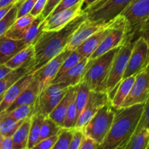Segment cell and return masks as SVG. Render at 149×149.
Here are the masks:
<instances>
[{"label":"cell","mask_w":149,"mask_h":149,"mask_svg":"<svg viewBox=\"0 0 149 149\" xmlns=\"http://www.w3.org/2000/svg\"><path fill=\"white\" fill-rule=\"evenodd\" d=\"M87 19L84 12L59 30L41 32L33 43L34 57L28 74H33L48 61L61 53L66 47L71 35Z\"/></svg>","instance_id":"6da1fadb"},{"label":"cell","mask_w":149,"mask_h":149,"mask_svg":"<svg viewBox=\"0 0 149 149\" xmlns=\"http://www.w3.org/2000/svg\"><path fill=\"white\" fill-rule=\"evenodd\" d=\"M87 63H88V58H82L79 62L69 68L62 75L52 80L51 83L63 82L66 84L68 87H74V86L77 85L81 82L82 79Z\"/></svg>","instance_id":"e0dca14e"},{"label":"cell","mask_w":149,"mask_h":149,"mask_svg":"<svg viewBox=\"0 0 149 149\" xmlns=\"http://www.w3.org/2000/svg\"><path fill=\"white\" fill-rule=\"evenodd\" d=\"M98 146L93 140L84 136L79 149H97Z\"/></svg>","instance_id":"f6af8a7d"},{"label":"cell","mask_w":149,"mask_h":149,"mask_svg":"<svg viewBox=\"0 0 149 149\" xmlns=\"http://www.w3.org/2000/svg\"><path fill=\"white\" fill-rule=\"evenodd\" d=\"M148 100H146L145 103L143 110L141 116L140 117L139 122H138V125L135 130H139L143 129V128H148L149 125V119H148Z\"/></svg>","instance_id":"f35d334b"},{"label":"cell","mask_w":149,"mask_h":149,"mask_svg":"<svg viewBox=\"0 0 149 149\" xmlns=\"http://www.w3.org/2000/svg\"><path fill=\"white\" fill-rule=\"evenodd\" d=\"M58 135L42 140L31 149H52L58 139Z\"/></svg>","instance_id":"60d3db41"},{"label":"cell","mask_w":149,"mask_h":149,"mask_svg":"<svg viewBox=\"0 0 149 149\" xmlns=\"http://www.w3.org/2000/svg\"><path fill=\"white\" fill-rule=\"evenodd\" d=\"M40 93L39 83L37 79L33 75L31 80L24 90L17 96V98L4 111L9 112L22 105H34L38 95Z\"/></svg>","instance_id":"2e32d148"},{"label":"cell","mask_w":149,"mask_h":149,"mask_svg":"<svg viewBox=\"0 0 149 149\" xmlns=\"http://www.w3.org/2000/svg\"><path fill=\"white\" fill-rule=\"evenodd\" d=\"M99 0H82L81 4V11H84L86 8H87L88 7L91 6L92 4H95V2H97Z\"/></svg>","instance_id":"7dc6e473"},{"label":"cell","mask_w":149,"mask_h":149,"mask_svg":"<svg viewBox=\"0 0 149 149\" xmlns=\"http://www.w3.org/2000/svg\"><path fill=\"white\" fill-rule=\"evenodd\" d=\"M29 65H25L13 70L0 79V95L5 93L15 82L26 74H29Z\"/></svg>","instance_id":"4316f807"},{"label":"cell","mask_w":149,"mask_h":149,"mask_svg":"<svg viewBox=\"0 0 149 149\" xmlns=\"http://www.w3.org/2000/svg\"><path fill=\"white\" fill-rule=\"evenodd\" d=\"M90 90L83 81H81L77 86V93L75 96L76 109H77V120L79 116L80 113L84 109L87 99H88L89 93Z\"/></svg>","instance_id":"4dcf8cb0"},{"label":"cell","mask_w":149,"mask_h":149,"mask_svg":"<svg viewBox=\"0 0 149 149\" xmlns=\"http://www.w3.org/2000/svg\"><path fill=\"white\" fill-rule=\"evenodd\" d=\"M33 109V105H22L12 110L11 111L5 112L15 121H20L24 120L27 117H31Z\"/></svg>","instance_id":"d590c367"},{"label":"cell","mask_w":149,"mask_h":149,"mask_svg":"<svg viewBox=\"0 0 149 149\" xmlns=\"http://www.w3.org/2000/svg\"><path fill=\"white\" fill-rule=\"evenodd\" d=\"M23 120L15 121L10 117L7 113L2 111L0 113V134L2 138L12 137L17 128L23 123Z\"/></svg>","instance_id":"83f0119b"},{"label":"cell","mask_w":149,"mask_h":149,"mask_svg":"<svg viewBox=\"0 0 149 149\" xmlns=\"http://www.w3.org/2000/svg\"><path fill=\"white\" fill-rule=\"evenodd\" d=\"M32 77H33V74H26L19 79L4 93L2 102L0 105V113L5 111L17 98V96L30 82Z\"/></svg>","instance_id":"d6986e66"},{"label":"cell","mask_w":149,"mask_h":149,"mask_svg":"<svg viewBox=\"0 0 149 149\" xmlns=\"http://www.w3.org/2000/svg\"><path fill=\"white\" fill-rule=\"evenodd\" d=\"M132 0H99L84 10L87 19L97 23H109L120 15Z\"/></svg>","instance_id":"8992f818"},{"label":"cell","mask_w":149,"mask_h":149,"mask_svg":"<svg viewBox=\"0 0 149 149\" xmlns=\"http://www.w3.org/2000/svg\"><path fill=\"white\" fill-rule=\"evenodd\" d=\"M74 135V129L62 128L52 149H68Z\"/></svg>","instance_id":"836d02e7"},{"label":"cell","mask_w":149,"mask_h":149,"mask_svg":"<svg viewBox=\"0 0 149 149\" xmlns=\"http://www.w3.org/2000/svg\"><path fill=\"white\" fill-rule=\"evenodd\" d=\"M2 136H1V135L0 134V149H1V141H2Z\"/></svg>","instance_id":"db71d44e"},{"label":"cell","mask_w":149,"mask_h":149,"mask_svg":"<svg viewBox=\"0 0 149 149\" xmlns=\"http://www.w3.org/2000/svg\"><path fill=\"white\" fill-rule=\"evenodd\" d=\"M19 6L15 4L12 8L6 13L5 15L0 20V36L4 35L9 28L17 19V13Z\"/></svg>","instance_id":"d6a6232c"},{"label":"cell","mask_w":149,"mask_h":149,"mask_svg":"<svg viewBox=\"0 0 149 149\" xmlns=\"http://www.w3.org/2000/svg\"><path fill=\"white\" fill-rule=\"evenodd\" d=\"M77 86H78V84L74 86V87H70L68 89L65 95L63 97L61 101L58 103V104L55 106V109L52 111V112L48 116L55 123L60 125L61 127H62L64 119H65L68 105H69L70 102H71L72 97L75 94L76 92H77Z\"/></svg>","instance_id":"7402d4cb"},{"label":"cell","mask_w":149,"mask_h":149,"mask_svg":"<svg viewBox=\"0 0 149 149\" xmlns=\"http://www.w3.org/2000/svg\"><path fill=\"white\" fill-rule=\"evenodd\" d=\"M61 129H62V127L60 125L55 123L49 116H46V117L44 118L42 126H41L39 141L45 139V138L58 135L59 132H61Z\"/></svg>","instance_id":"f546056e"},{"label":"cell","mask_w":149,"mask_h":149,"mask_svg":"<svg viewBox=\"0 0 149 149\" xmlns=\"http://www.w3.org/2000/svg\"><path fill=\"white\" fill-rule=\"evenodd\" d=\"M30 126L31 117H27L12 136L13 149H27Z\"/></svg>","instance_id":"d4e9b609"},{"label":"cell","mask_w":149,"mask_h":149,"mask_svg":"<svg viewBox=\"0 0 149 149\" xmlns=\"http://www.w3.org/2000/svg\"><path fill=\"white\" fill-rule=\"evenodd\" d=\"M15 4H10V5L7 6V7H3V8L0 9V20H1V19L2 18L4 15H5L6 13H7V12H8L9 10L12 8V7H13Z\"/></svg>","instance_id":"681fc988"},{"label":"cell","mask_w":149,"mask_h":149,"mask_svg":"<svg viewBox=\"0 0 149 149\" xmlns=\"http://www.w3.org/2000/svg\"><path fill=\"white\" fill-rule=\"evenodd\" d=\"M34 57V47L33 45H29L17 52L8 62L5 63L6 66L10 69L14 70L25 65H29V68Z\"/></svg>","instance_id":"603a6c76"},{"label":"cell","mask_w":149,"mask_h":149,"mask_svg":"<svg viewBox=\"0 0 149 149\" xmlns=\"http://www.w3.org/2000/svg\"><path fill=\"white\" fill-rule=\"evenodd\" d=\"M106 24L107 23L103 24L95 23L86 19L71 35L65 47L71 51L75 50L83 42L88 39L93 33L104 27Z\"/></svg>","instance_id":"5bb4252c"},{"label":"cell","mask_w":149,"mask_h":149,"mask_svg":"<svg viewBox=\"0 0 149 149\" xmlns=\"http://www.w3.org/2000/svg\"><path fill=\"white\" fill-rule=\"evenodd\" d=\"M77 93V92H76ZM75 96L76 93L71 98V102L68 105V109H67L66 114H65V119H64L63 124L62 128H66V129H74L75 126L76 122H77V109H76L75 103Z\"/></svg>","instance_id":"e575fe53"},{"label":"cell","mask_w":149,"mask_h":149,"mask_svg":"<svg viewBox=\"0 0 149 149\" xmlns=\"http://www.w3.org/2000/svg\"><path fill=\"white\" fill-rule=\"evenodd\" d=\"M115 110L116 109L111 106V102L102 106L83 128L84 136L100 145L110 130L114 118Z\"/></svg>","instance_id":"5b68a950"},{"label":"cell","mask_w":149,"mask_h":149,"mask_svg":"<svg viewBox=\"0 0 149 149\" xmlns=\"http://www.w3.org/2000/svg\"><path fill=\"white\" fill-rule=\"evenodd\" d=\"M45 116L40 114H33L31 117V126L29 130L27 149H31L39 143L41 126Z\"/></svg>","instance_id":"f1b7e54d"},{"label":"cell","mask_w":149,"mask_h":149,"mask_svg":"<svg viewBox=\"0 0 149 149\" xmlns=\"http://www.w3.org/2000/svg\"><path fill=\"white\" fill-rule=\"evenodd\" d=\"M148 38L140 36L134 42L122 79L131 76L137 75L144 68L148 67Z\"/></svg>","instance_id":"9c48e42d"},{"label":"cell","mask_w":149,"mask_h":149,"mask_svg":"<svg viewBox=\"0 0 149 149\" xmlns=\"http://www.w3.org/2000/svg\"><path fill=\"white\" fill-rule=\"evenodd\" d=\"M47 1V0H37L29 14H31L35 17L40 15L41 13L43 11L44 8H45V5H46Z\"/></svg>","instance_id":"ee69618b"},{"label":"cell","mask_w":149,"mask_h":149,"mask_svg":"<svg viewBox=\"0 0 149 149\" xmlns=\"http://www.w3.org/2000/svg\"><path fill=\"white\" fill-rule=\"evenodd\" d=\"M121 46L108 51L93 61H89L83 75V81L90 90L106 93L108 77L113 58Z\"/></svg>","instance_id":"3957f363"},{"label":"cell","mask_w":149,"mask_h":149,"mask_svg":"<svg viewBox=\"0 0 149 149\" xmlns=\"http://www.w3.org/2000/svg\"><path fill=\"white\" fill-rule=\"evenodd\" d=\"M44 20H45L44 17H42L41 15L35 17V19L31 24L26 36L22 39L26 45H33L36 39L42 31V29H41V24Z\"/></svg>","instance_id":"1f68e13d"},{"label":"cell","mask_w":149,"mask_h":149,"mask_svg":"<svg viewBox=\"0 0 149 149\" xmlns=\"http://www.w3.org/2000/svg\"><path fill=\"white\" fill-rule=\"evenodd\" d=\"M61 1V0H47L46 5L40 15L44 17V19L47 17Z\"/></svg>","instance_id":"7bdbcfd3"},{"label":"cell","mask_w":149,"mask_h":149,"mask_svg":"<svg viewBox=\"0 0 149 149\" xmlns=\"http://www.w3.org/2000/svg\"><path fill=\"white\" fill-rule=\"evenodd\" d=\"M1 149H13L12 137H6L2 138L1 143Z\"/></svg>","instance_id":"bcb514c9"},{"label":"cell","mask_w":149,"mask_h":149,"mask_svg":"<svg viewBox=\"0 0 149 149\" xmlns=\"http://www.w3.org/2000/svg\"><path fill=\"white\" fill-rule=\"evenodd\" d=\"M109 102H111V100L106 93L90 90L87 103L77 119L74 129L82 130L84 126L97 113V111Z\"/></svg>","instance_id":"8fae6325"},{"label":"cell","mask_w":149,"mask_h":149,"mask_svg":"<svg viewBox=\"0 0 149 149\" xmlns=\"http://www.w3.org/2000/svg\"><path fill=\"white\" fill-rule=\"evenodd\" d=\"M135 78V76H131V77L123 79L119 83L115 91V93L113 94V97L111 99V104L114 109H117L121 107L122 103L128 95L132 88Z\"/></svg>","instance_id":"cb8c5ba5"},{"label":"cell","mask_w":149,"mask_h":149,"mask_svg":"<svg viewBox=\"0 0 149 149\" xmlns=\"http://www.w3.org/2000/svg\"><path fill=\"white\" fill-rule=\"evenodd\" d=\"M127 33V26L126 20L122 15H119L113 20L109 33L90 55L88 58L89 61H93L108 51L122 46L126 41Z\"/></svg>","instance_id":"ba28073f"},{"label":"cell","mask_w":149,"mask_h":149,"mask_svg":"<svg viewBox=\"0 0 149 149\" xmlns=\"http://www.w3.org/2000/svg\"><path fill=\"white\" fill-rule=\"evenodd\" d=\"M27 46L23 40L9 39L4 35L0 36V65H5L13 56Z\"/></svg>","instance_id":"ac0fdd59"},{"label":"cell","mask_w":149,"mask_h":149,"mask_svg":"<svg viewBox=\"0 0 149 149\" xmlns=\"http://www.w3.org/2000/svg\"><path fill=\"white\" fill-rule=\"evenodd\" d=\"M69 88V87H68ZM68 89L61 91L54 95L49 96L47 97H37L34 105L32 115L40 114L45 117L49 116L52 111L55 109V106L58 104L61 99L65 95Z\"/></svg>","instance_id":"ffe728a7"},{"label":"cell","mask_w":149,"mask_h":149,"mask_svg":"<svg viewBox=\"0 0 149 149\" xmlns=\"http://www.w3.org/2000/svg\"><path fill=\"white\" fill-rule=\"evenodd\" d=\"M71 52V50L65 47L61 53L48 61L45 65L33 73V75L37 79L39 83L40 92L48 84H50L51 81L53 80L55 76L58 74L63 62L68 56Z\"/></svg>","instance_id":"7c38bea8"},{"label":"cell","mask_w":149,"mask_h":149,"mask_svg":"<svg viewBox=\"0 0 149 149\" xmlns=\"http://www.w3.org/2000/svg\"><path fill=\"white\" fill-rule=\"evenodd\" d=\"M36 1L37 0H26V1H23L21 5L19 7L18 10H17V18L29 14Z\"/></svg>","instance_id":"ab89813d"},{"label":"cell","mask_w":149,"mask_h":149,"mask_svg":"<svg viewBox=\"0 0 149 149\" xmlns=\"http://www.w3.org/2000/svg\"><path fill=\"white\" fill-rule=\"evenodd\" d=\"M135 41L129 37L127 38L113 58L106 83V93L108 95L116 91L118 85L122 80Z\"/></svg>","instance_id":"52a82bcc"},{"label":"cell","mask_w":149,"mask_h":149,"mask_svg":"<svg viewBox=\"0 0 149 149\" xmlns=\"http://www.w3.org/2000/svg\"><path fill=\"white\" fill-rule=\"evenodd\" d=\"M149 129L135 130L124 147V149H148Z\"/></svg>","instance_id":"484cf974"},{"label":"cell","mask_w":149,"mask_h":149,"mask_svg":"<svg viewBox=\"0 0 149 149\" xmlns=\"http://www.w3.org/2000/svg\"><path fill=\"white\" fill-rule=\"evenodd\" d=\"M24 1H26V0H17V1H16L15 4H17V5H18L19 7H20V6L21 5L22 3H23Z\"/></svg>","instance_id":"816d5d0a"},{"label":"cell","mask_w":149,"mask_h":149,"mask_svg":"<svg viewBox=\"0 0 149 149\" xmlns=\"http://www.w3.org/2000/svg\"><path fill=\"white\" fill-rule=\"evenodd\" d=\"M4 93H3V94L0 95V105H1V102H2L3 97H4Z\"/></svg>","instance_id":"f5cc1de1"},{"label":"cell","mask_w":149,"mask_h":149,"mask_svg":"<svg viewBox=\"0 0 149 149\" xmlns=\"http://www.w3.org/2000/svg\"><path fill=\"white\" fill-rule=\"evenodd\" d=\"M116 149H124V148H122V147H120V148H116Z\"/></svg>","instance_id":"11a10c76"},{"label":"cell","mask_w":149,"mask_h":149,"mask_svg":"<svg viewBox=\"0 0 149 149\" xmlns=\"http://www.w3.org/2000/svg\"><path fill=\"white\" fill-rule=\"evenodd\" d=\"M149 78L148 67L135 75L132 87L129 94L125 99L120 108L128 107L137 104L144 103L148 100Z\"/></svg>","instance_id":"30bf717a"},{"label":"cell","mask_w":149,"mask_h":149,"mask_svg":"<svg viewBox=\"0 0 149 149\" xmlns=\"http://www.w3.org/2000/svg\"><path fill=\"white\" fill-rule=\"evenodd\" d=\"M81 1H82V0H61L59 2V4L55 7V8L49 14V16L54 15L56 13L63 11L64 10H66V9L70 8V7H73L75 4H77V3H79Z\"/></svg>","instance_id":"74e56055"},{"label":"cell","mask_w":149,"mask_h":149,"mask_svg":"<svg viewBox=\"0 0 149 149\" xmlns=\"http://www.w3.org/2000/svg\"><path fill=\"white\" fill-rule=\"evenodd\" d=\"M120 15L127 22V37L134 41L140 36L148 38L149 0H132Z\"/></svg>","instance_id":"277c9868"},{"label":"cell","mask_w":149,"mask_h":149,"mask_svg":"<svg viewBox=\"0 0 149 149\" xmlns=\"http://www.w3.org/2000/svg\"><path fill=\"white\" fill-rule=\"evenodd\" d=\"M34 19L35 17L31 14L17 17L4 35L9 39L22 40L26 36L31 24Z\"/></svg>","instance_id":"44dd1931"},{"label":"cell","mask_w":149,"mask_h":149,"mask_svg":"<svg viewBox=\"0 0 149 149\" xmlns=\"http://www.w3.org/2000/svg\"><path fill=\"white\" fill-rule=\"evenodd\" d=\"M145 103L116 109L110 130L97 149L124 148L136 130Z\"/></svg>","instance_id":"7a4b0ae2"},{"label":"cell","mask_w":149,"mask_h":149,"mask_svg":"<svg viewBox=\"0 0 149 149\" xmlns=\"http://www.w3.org/2000/svg\"><path fill=\"white\" fill-rule=\"evenodd\" d=\"M16 1L17 0H0V9L7 7L11 4H15Z\"/></svg>","instance_id":"f907efd6"},{"label":"cell","mask_w":149,"mask_h":149,"mask_svg":"<svg viewBox=\"0 0 149 149\" xmlns=\"http://www.w3.org/2000/svg\"><path fill=\"white\" fill-rule=\"evenodd\" d=\"M84 137L82 130L74 129V135L68 149H79Z\"/></svg>","instance_id":"b9f144b4"},{"label":"cell","mask_w":149,"mask_h":149,"mask_svg":"<svg viewBox=\"0 0 149 149\" xmlns=\"http://www.w3.org/2000/svg\"><path fill=\"white\" fill-rule=\"evenodd\" d=\"M13 70L6 66L5 65H0V79L5 77L7 74H9Z\"/></svg>","instance_id":"c3c4849f"},{"label":"cell","mask_w":149,"mask_h":149,"mask_svg":"<svg viewBox=\"0 0 149 149\" xmlns=\"http://www.w3.org/2000/svg\"><path fill=\"white\" fill-rule=\"evenodd\" d=\"M82 58H83L81 55H80L76 50L71 51V53L68 55V56L64 60L62 65H61V68H60V70L59 71H58V74L55 76V77L53 79H55L58 78V77H59L60 76L62 75L63 73H65V71H68L69 68H71V67L75 65L77 63L79 62Z\"/></svg>","instance_id":"8d00e7d4"},{"label":"cell","mask_w":149,"mask_h":149,"mask_svg":"<svg viewBox=\"0 0 149 149\" xmlns=\"http://www.w3.org/2000/svg\"><path fill=\"white\" fill-rule=\"evenodd\" d=\"M81 1L73 7L59 12L52 16H48L41 24L43 31L59 30L79 15L82 11L81 10Z\"/></svg>","instance_id":"4fadbf2b"},{"label":"cell","mask_w":149,"mask_h":149,"mask_svg":"<svg viewBox=\"0 0 149 149\" xmlns=\"http://www.w3.org/2000/svg\"><path fill=\"white\" fill-rule=\"evenodd\" d=\"M113 20L107 23L104 27L91 35L88 39L83 42L75 50L83 58H90V55L95 52V50L97 49V47L100 45V44L103 42L105 37L109 33Z\"/></svg>","instance_id":"9a60e30c"}]
</instances>
